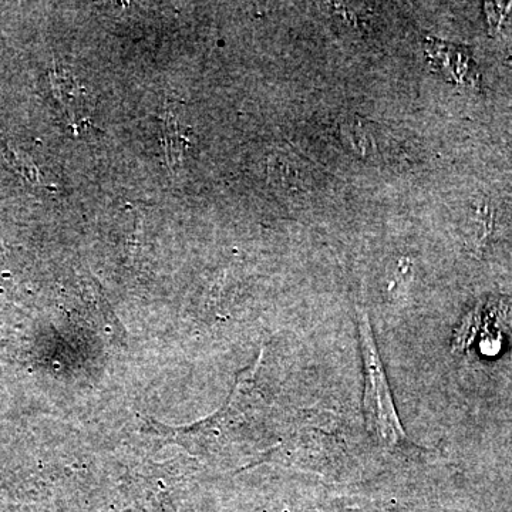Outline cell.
Instances as JSON below:
<instances>
[{
    "mask_svg": "<svg viewBox=\"0 0 512 512\" xmlns=\"http://www.w3.org/2000/svg\"><path fill=\"white\" fill-rule=\"evenodd\" d=\"M357 328H359L360 353H362L363 373H365L363 410H365L367 431L384 450L407 451L417 448L409 440L400 423L389 380L384 372L382 356L377 349L367 313L363 309H360L357 315Z\"/></svg>",
    "mask_w": 512,
    "mask_h": 512,
    "instance_id": "cell-1",
    "label": "cell"
},
{
    "mask_svg": "<svg viewBox=\"0 0 512 512\" xmlns=\"http://www.w3.org/2000/svg\"><path fill=\"white\" fill-rule=\"evenodd\" d=\"M485 12L493 35L512 32V3H485Z\"/></svg>",
    "mask_w": 512,
    "mask_h": 512,
    "instance_id": "cell-5",
    "label": "cell"
},
{
    "mask_svg": "<svg viewBox=\"0 0 512 512\" xmlns=\"http://www.w3.org/2000/svg\"><path fill=\"white\" fill-rule=\"evenodd\" d=\"M426 55L429 56L434 70L443 74L450 82L458 84L478 83V74L468 50L463 47L448 45L437 39H426Z\"/></svg>",
    "mask_w": 512,
    "mask_h": 512,
    "instance_id": "cell-2",
    "label": "cell"
},
{
    "mask_svg": "<svg viewBox=\"0 0 512 512\" xmlns=\"http://www.w3.org/2000/svg\"><path fill=\"white\" fill-rule=\"evenodd\" d=\"M163 134L168 164L175 167L183 160L185 150L191 147V130L181 123L173 106H168L165 110Z\"/></svg>",
    "mask_w": 512,
    "mask_h": 512,
    "instance_id": "cell-3",
    "label": "cell"
},
{
    "mask_svg": "<svg viewBox=\"0 0 512 512\" xmlns=\"http://www.w3.org/2000/svg\"><path fill=\"white\" fill-rule=\"evenodd\" d=\"M342 138L353 153L359 154L362 157L373 156L376 151V141L373 140L372 133L367 130L362 121L350 120L343 124Z\"/></svg>",
    "mask_w": 512,
    "mask_h": 512,
    "instance_id": "cell-4",
    "label": "cell"
},
{
    "mask_svg": "<svg viewBox=\"0 0 512 512\" xmlns=\"http://www.w3.org/2000/svg\"><path fill=\"white\" fill-rule=\"evenodd\" d=\"M3 158H5L6 164H8L10 168H13L16 173L25 177L26 180L37 181V178H39V171H37L35 164H33L28 157L23 156V154L16 153V151L6 148V150L3 151Z\"/></svg>",
    "mask_w": 512,
    "mask_h": 512,
    "instance_id": "cell-6",
    "label": "cell"
}]
</instances>
